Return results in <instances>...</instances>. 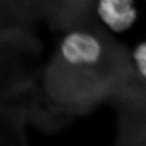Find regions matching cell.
Segmentation results:
<instances>
[{
  "mask_svg": "<svg viewBox=\"0 0 146 146\" xmlns=\"http://www.w3.org/2000/svg\"><path fill=\"white\" fill-rule=\"evenodd\" d=\"M104 52V43L100 36L84 29L67 31L58 46L60 59L73 68L95 67L102 62Z\"/></svg>",
  "mask_w": 146,
  "mask_h": 146,
  "instance_id": "cell-1",
  "label": "cell"
},
{
  "mask_svg": "<svg viewBox=\"0 0 146 146\" xmlns=\"http://www.w3.org/2000/svg\"><path fill=\"white\" fill-rule=\"evenodd\" d=\"M95 13L101 24L115 34L131 30L139 19L135 0H97Z\"/></svg>",
  "mask_w": 146,
  "mask_h": 146,
  "instance_id": "cell-2",
  "label": "cell"
},
{
  "mask_svg": "<svg viewBox=\"0 0 146 146\" xmlns=\"http://www.w3.org/2000/svg\"><path fill=\"white\" fill-rule=\"evenodd\" d=\"M131 59L139 77L146 81V40L139 41L133 46L131 50Z\"/></svg>",
  "mask_w": 146,
  "mask_h": 146,
  "instance_id": "cell-3",
  "label": "cell"
}]
</instances>
